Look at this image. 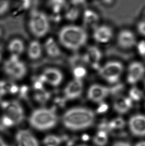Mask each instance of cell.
Returning a JSON list of instances; mask_svg holds the SVG:
<instances>
[{"instance_id":"cell-1","label":"cell","mask_w":145,"mask_h":146,"mask_svg":"<svg viewBox=\"0 0 145 146\" xmlns=\"http://www.w3.org/2000/svg\"><path fill=\"white\" fill-rule=\"evenodd\" d=\"M95 120L94 112L84 107H74L65 112L62 123L66 128L72 131L84 130L92 126Z\"/></svg>"},{"instance_id":"cell-2","label":"cell","mask_w":145,"mask_h":146,"mask_svg":"<svg viewBox=\"0 0 145 146\" xmlns=\"http://www.w3.org/2000/svg\"><path fill=\"white\" fill-rule=\"evenodd\" d=\"M88 38L84 29L76 26H68L62 28L59 33V40L68 49L77 50L86 43Z\"/></svg>"},{"instance_id":"cell-3","label":"cell","mask_w":145,"mask_h":146,"mask_svg":"<svg viewBox=\"0 0 145 146\" xmlns=\"http://www.w3.org/2000/svg\"><path fill=\"white\" fill-rule=\"evenodd\" d=\"M58 122V117L54 111L47 108H39L34 111L29 118L30 126L38 131L49 130Z\"/></svg>"},{"instance_id":"cell-4","label":"cell","mask_w":145,"mask_h":146,"mask_svg":"<svg viewBox=\"0 0 145 146\" xmlns=\"http://www.w3.org/2000/svg\"><path fill=\"white\" fill-rule=\"evenodd\" d=\"M28 24L30 32L37 38L45 36L50 29V22L47 15L37 9L32 11Z\"/></svg>"},{"instance_id":"cell-5","label":"cell","mask_w":145,"mask_h":146,"mask_svg":"<svg viewBox=\"0 0 145 146\" xmlns=\"http://www.w3.org/2000/svg\"><path fill=\"white\" fill-rule=\"evenodd\" d=\"M4 69L5 73L14 79H22L27 72L25 64L15 55H12L5 62Z\"/></svg>"},{"instance_id":"cell-6","label":"cell","mask_w":145,"mask_h":146,"mask_svg":"<svg viewBox=\"0 0 145 146\" xmlns=\"http://www.w3.org/2000/svg\"><path fill=\"white\" fill-rule=\"evenodd\" d=\"M123 70V65L119 62L110 61L100 68L99 73L103 79L114 84L119 81Z\"/></svg>"},{"instance_id":"cell-7","label":"cell","mask_w":145,"mask_h":146,"mask_svg":"<svg viewBox=\"0 0 145 146\" xmlns=\"http://www.w3.org/2000/svg\"><path fill=\"white\" fill-rule=\"evenodd\" d=\"M7 116L14 121L15 124H18L24 120V112L22 106L17 102L12 101L4 105Z\"/></svg>"},{"instance_id":"cell-8","label":"cell","mask_w":145,"mask_h":146,"mask_svg":"<svg viewBox=\"0 0 145 146\" xmlns=\"http://www.w3.org/2000/svg\"><path fill=\"white\" fill-rule=\"evenodd\" d=\"M130 130L134 136H145V116L144 115H134L129 121Z\"/></svg>"},{"instance_id":"cell-9","label":"cell","mask_w":145,"mask_h":146,"mask_svg":"<svg viewBox=\"0 0 145 146\" xmlns=\"http://www.w3.org/2000/svg\"><path fill=\"white\" fill-rule=\"evenodd\" d=\"M145 74V67L139 62H133L128 68L127 81L130 84H135L142 79Z\"/></svg>"},{"instance_id":"cell-10","label":"cell","mask_w":145,"mask_h":146,"mask_svg":"<svg viewBox=\"0 0 145 146\" xmlns=\"http://www.w3.org/2000/svg\"><path fill=\"white\" fill-rule=\"evenodd\" d=\"M109 94V88L99 84L90 86L88 92V99L94 102L100 103Z\"/></svg>"},{"instance_id":"cell-11","label":"cell","mask_w":145,"mask_h":146,"mask_svg":"<svg viewBox=\"0 0 145 146\" xmlns=\"http://www.w3.org/2000/svg\"><path fill=\"white\" fill-rule=\"evenodd\" d=\"M42 80L53 86L60 85L63 81V75L61 71L55 68H47L43 71Z\"/></svg>"},{"instance_id":"cell-12","label":"cell","mask_w":145,"mask_h":146,"mask_svg":"<svg viewBox=\"0 0 145 146\" xmlns=\"http://www.w3.org/2000/svg\"><path fill=\"white\" fill-rule=\"evenodd\" d=\"M83 83L82 80L74 79L67 85L64 90V95L68 100L78 98L82 94Z\"/></svg>"},{"instance_id":"cell-13","label":"cell","mask_w":145,"mask_h":146,"mask_svg":"<svg viewBox=\"0 0 145 146\" xmlns=\"http://www.w3.org/2000/svg\"><path fill=\"white\" fill-rule=\"evenodd\" d=\"M16 140L18 146H39L36 137L27 130L18 131L16 135Z\"/></svg>"},{"instance_id":"cell-14","label":"cell","mask_w":145,"mask_h":146,"mask_svg":"<svg viewBox=\"0 0 145 146\" xmlns=\"http://www.w3.org/2000/svg\"><path fill=\"white\" fill-rule=\"evenodd\" d=\"M83 56L86 63L90 64L94 68H98L102 53L98 48L92 46L88 48L86 53Z\"/></svg>"},{"instance_id":"cell-15","label":"cell","mask_w":145,"mask_h":146,"mask_svg":"<svg viewBox=\"0 0 145 146\" xmlns=\"http://www.w3.org/2000/svg\"><path fill=\"white\" fill-rule=\"evenodd\" d=\"M113 33L111 28L107 26L96 27L94 29V38L96 42L105 43L109 42L111 38Z\"/></svg>"},{"instance_id":"cell-16","label":"cell","mask_w":145,"mask_h":146,"mask_svg":"<svg viewBox=\"0 0 145 146\" xmlns=\"http://www.w3.org/2000/svg\"><path fill=\"white\" fill-rule=\"evenodd\" d=\"M132 106L133 101L129 97L119 96L116 97L114 102V110L120 114L128 112Z\"/></svg>"},{"instance_id":"cell-17","label":"cell","mask_w":145,"mask_h":146,"mask_svg":"<svg viewBox=\"0 0 145 146\" xmlns=\"http://www.w3.org/2000/svg\"><path fill=\"white\" fill-rule=\"evenodd\" d=\"M117 41L118 44L121 48H130L135 44V36L130 31L123 30L118 35Z\"/></svg>"},{"instance_id":"cell-18","label":"cell","mask_w":145,"mask_h":146,"mask_svg":"<svg viewBox=\"0 0 145 146\" xmlns=\"http://www.w3.org/2000/svg\"><path fill=\"white\" fill-rule=\"evenodd\" d=\"M99 17L96 12L92 10H86L84 11L83 17L84 24L85 27L95 29L97 26Z\"/></svg>"},{"instance_id":"cell-19","label":"cell","mask_w":145,"mask_h":146,"mask_svg":"<svg viewBox=\"0 0 145 146\" xmlns=\"http://www.w3.org/2000/svg\"><path fill=\"white\" fill-rule=\"evenodd\" d=\"M42 53V48L40 42L37 40L32 41L28 47V57L32 60H36L41 57Z\"/></svg>"},{"instance_id":"cell-20","label":"cell","mask_w":145,"mask_h":146,"mask_svg":"<svg viewBox=\"0 0 145 146\" xmlns=\"http://www.w3.org/2000/svg\"><path fill=\"white\" fill-rule=\"evenodd\" d=\"M24 44L20 38H14L12 40L8 46V48L12 55L18 56L23 53L24 50Z\"/></svg>"},{"instance_id":"cell-21","label":"cell","mask_w":145,"mask_h":146,"mask_svg":"<svg viewBox=\"0 0 145 146\" xmlns=\"http://www.w3.org/2000/svg\"><path fill=\"white\" fill-rule=\"evenodd\" d=\"M44 48L48 55L51 57H57L61 53L59 46L52 38H49L46 41Z\"/></svg>"},{"instance_id":"cell-22","label":"cell","mask_w":145,"mask_h":146,"mask_svg":"<svg viewBox=\"0 0 145 146\" xmlns=\"http://www.w3.org/2000/svg\"><path fill=\"white\" fill-rule=\"evenodd\" d=\"M67 4V0H48L47 2L48 6L55 15L65 10Z\"/></svg>"},{"instance_id":"cell-23","label":"cell","mask_w":145,"mask_h":146,"mask_svg":"<svg viewBox=\"0 0 145 146\" xmlns=\"http://www.w3.org/2000/svg\"><path fill=\"white\" fill-rule=\"evenodd\" d=\"M65 11L66 18L70 21L76 20L80 14V11L78 6L71 3L67 4Z\"/></svg>"},{"instance_id":"cell-24","label":"cell","mask_w":145,"mask_h":146,"mask_svg":"<svg viewBox=\"0 0 145 146\" xmlns=\"http://www.w3.org/2000/svg\"><path fill=\"white\" fill-rule=\"evenodd\" d=\"M33 2V0H14L11 5L16 12H21L30 8Z\"/></svg>"},{"instance_id":"cell-25","label":"cell","mask_w":145,"mask_h":146,"mask_svg":"<svg viewBox=\"0 0 145 146\" xmlns=\"http://www.w3.org/2000/svg\"><path fill=\"white\" fill-rule=\"evenodd\" d=\"M63 139L60 137L54 135H48L44 139L43 143L45 146H58Z\"/></svg>"},{"instance_id":"cell-26","label":"cell","mask_w":145,"mask_h":146,"mask_svg":"<svg viewBox=\"0 0 145 146\" xmlns=\"http://www.w3.org/2000/svg\"><path fill=\"white\" fill-rule=\"evenodd\" d=\"M129 98L132 101H139L143 97V93L137 87H133L129 91Z\"/></svg>"},{"instance_id":"cell-27","label":"cell","mask_w":145,"mask_h":146,"mask_svg":"<svg viewBox=\"0 0 145 146\" xmlns=\"http://www.w3.org/2000/svg\"><path fill=\"white\" fill-rule=\"evenodd\" d=\"M112 85L113 86L109 88V94L114 96H116V97L120 96L121 93L123 91L124 89V86L123 84L117 82Z\"/></svg>"},{"instance_id":"cell-28","label":"cell","mask_w":145,"mask_h":146,"mask_svg":"<svg viewBox=\"0 0 145 146\" xmlns=\"http://www.w3.org/2000/svg\"><path fill=\"white\" fill-rule=\"evenodd\" d=\"M86 69L82 65L76 66L73 69V74L75 79L82 80L86 76Z\"/></svg>"},{"instance_id":"cell-29","label":"cell","mask_w":145,"mask_h":146,"mask_svg":"<svg viewBox=\"0 0 145 146\" xmlns=\"http://www.w3.org/2000/svg\"><path fill=\"white\" fill-rule=\"evenodd\" d=\"M10 0H0V15L5 14L10 9Z\"/></svg>"},{"instance_id":"cell-30","label":"cell","mask_w":145,"mask_h":146,"mask_svg":"<svg viewBox=\"0 0 145 146\" xmlns=\"http://www.w3.org/2000/svg\"><path fill=\"white\" fill-rule=\"evenodd\" d=\"M93 142L98 146H105L108 142V137L102 138L95 136L93 138Z\"/></svg>"},{"instance_id":"cell-31","label":"cell","mask_w":145,"mask_h":146,"mask_svg":"<svg viewBox=\"0 0 145 146\" xmlns=\"http://www.w3.org/2000/svg\"><path fill=\"white\" fill-rule=\"evenodd\" d=\"M2 123L3 126L5 127H7V128L11 127L14 125H16L14 121L6 115H5L2 117Z\"/></svg>"},{"instance_id":"cell-32","label":"cell","mask_w":145,"mask_h":146,"mask_svg":"<svg viewBox=\"0 0 145 146\" xmlns=\"http://www.w3.org/2000/svg\"><path fill=\"white\" fill-rule=\"evenodd\" d=\"M108 105L107 104L105 103L102 102L100 103L98 108H97L96 112L98 113V114H102V113L106 112L108 110Z\"/></svg>"},{"instance_id":"cell-33","label":"cell","mask_w":145,"mask_h":146,"mask_svg":"<svg viewBox=\"0 0 145 146\" xmlns=\"http://www.w3.org/2000/svg\"><path fill=\"white\" fill-rule=\"evenodd\" d=\"M137 30L140 34L145 36V21H142L138 23Z\"/></svg>"},{"instance_id":"cell-34","label":"cell","mask_w":145,"mask_h":146,"mask_svg":"<svg viewBox=\"0 0 145 146\" xmlns=\"http://www.w3.org/2000/svg\"><path fill=\"white\" fill-rule=\"evenodd\" d=\"M138 51L139 53L144 56L145 55V41H141L140 42L137 46Z\"/></svg>"},{"instance_id":"cell-35","label":"cell","mask_w":145,"mask_h":146,"mask_svg":"<svg viewBox=\"0 0 145 146\" xmlns=\"http://www.w3.org/2000/svg\"><path fill=\"white\" fill-rule=\"evenodd\" d=\"M113 146H131V145L127 142H117L115 143Z\"/></svg>"},{"instance_id":"cell-36","label":"cell","mask_w":145,"mask_h":146,"mask_svg":"<svg viewBox=\"0 0 145 146\" xmlns=\"http://www.w3.org/2000/svg\"><path fill=\"white\" fill-rule=\"evenodd\" d=\"M0 146H8L4 140L0 137Z\"/></svg>"},{"instance_id":"cell-37","label":"cell","mask_w":145,"mask_h":146,"mask_svg":"<svg viewBox=\"0 0 145 146\" xmlns=\"http://www.w3.org/2000/svg\"><path fill=\"white\" fill-rule=\"evenodd\" d=\"M82 139H83V140L84 141H88L89 140V139H90V137L88 135H83L82 137Z\"/></svg>"},{"instance_id":"cell-38","label":"cell","mask_w":145,"mask_h":146,"mask_svg":"<svg viewBox=\"0 0 145 146\" xmlns=\"http://www.w3.org/2000/svg\"><path fill=\"white\" fill-rule=\"evenodd\" d=\"M135 146H145V141L138 143L136 144Z\"/></svg>"},{"instance_id":"cell-39","label":"cell","mask_w":145,"mask_h":146,"mask_svg":"<svg viewBox=\"0 0 145 146\" xmlns=\"http://www.w3.org/2000/svg\"><path fill=\"white\" fill-rule=\"evenodd\" d=\"M86 146V145H79V146Z\"/></svg>"},{"instance_id":"cell-40","label":"cell","mask_w":145,"mask_h":146,"mask_svg":"<svg viewBox=\"0 0 145 146\" xmlns=\"http://www.w3.org/2000/svg\"><path fill=\"white\" fill-rule=\"evenodd\" d=\"M143 57L144 59V60H145V55H144V56H143Z\"/></svg>"},{"instance_id":"cell-41","label":"cell","mask_w":145,"mask_h":146,"mask_svg":"<svg viewBox=\"0 0 145 146\" xmlns=\"http://www.w3.org/2000/svg\"><path fill=\"white\" fill-rule=\"evenodd\" d=\"M1 52H0V60H1Z\"/></svg>"},{"instance_id":"cell-42","label":"cell","mask_w":145,"mask_h":146,"mask_svg":"<svg viewBox=\"0 0 145 146\" xmlns=\"http://www.w3.org/2000/svg\"></svg>"}]
</instances>
